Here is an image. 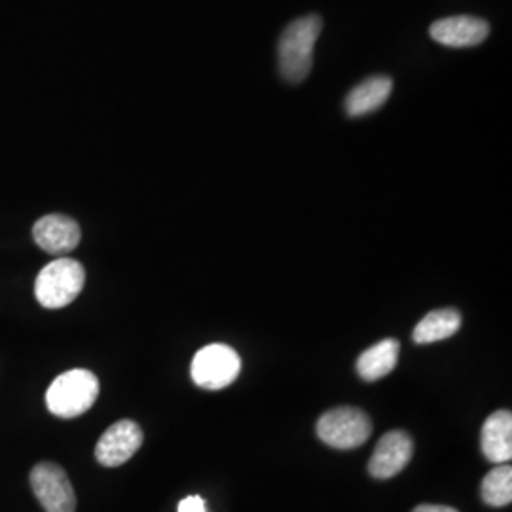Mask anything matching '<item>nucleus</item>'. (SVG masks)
I'll return each instance as SVG.
<instances>
[{"label": "nucleus", "instance_id": "obj_15", "mask_svg": "<svg viewBox=\"0 0 512 512\" xmlns=\"http://www.w3.org/2000/svg\"><path fill=\"white\" fill-rule=\"evenodd\" d=\"M480 495L490 507H505L512 501V469L509 463L497 465L482 480Z\"/></svg>", "mask_w": 512, "mask_h": 512}, {"label": "nucleus", "instance_id": "obj_1", "mask_svg": "<svg viewBox=\"0 0 512 512\" xmlns=\"http://www.w3.org/2000/svg\"><path fill=\"white\" fill-rule=\"evenodd\" d=\"M323 29V19L315 14L293 21L279 40V71L287 82L298 84L311 73L313 50Z\"/></svg>", "mask_w": 512, "mask_h": 512}, {"label": "nucleus", "instance_id": "obj_17", "mask_svg": "<svg viewBox=\"0 0 512 512\" xmlns=\"http://www.w3.org/2000/svg\"><path fill=\"white\" fill-rule=\"evenodd\" d=\"M412 512H459L452 507H446V505H420L416 507Z\"/></svg>", "mask_w": 512, "mask_h": 512}, {"label": "nucleus", "instance_id": "obj_5", "mask_svg": "<svg viewBox=\"0 0 512 512\" xmlns=\"http://www.w3.org/2000/svg\"><path fill=\"white\" fill-rule=\"evenodd\" d=\"M241 359L238 353L224 344H211L200 349L192 361V380L203 389L217 391L232 384L239 376Z\"/></svg>", "mask_w": 512, "mask_h": 512}, {"label": "nucleus", "instance_id": "obj_2", "mask_svg": "<svg viewBox=\"0 0 512 512\" xmlns=\"http://www.w3.org/2000/svg\"><path fill=\"white\" fill-rule=\"evenodd\" d=\"M99 397V380L92 370L74 368L57 376L46 391L48 410L63 420L82 416Z\"/></svg>", "mask_w": 512, "mask_h": 512}, {"label": "nucleus", "instance_id": "obj_3", "mask_svg": "<svg viewBox=\"0 0 512 512\" xmlns=\"http://www.w3.org/2000/svg\"><path fill=\"white\" fill-rule=\"evenodd\" d=\"M84 283V266L74 258L59 256L40 270L35 283V296L42 308L59 310L78 298V294L84 289Z\"/></svg>", "mask_w": 512, "mask_h": 512}, {"label": "nucleus", "instance_id": "obj_4", "mask_svg": "<svg viewBox=\"0 0 512 512\" xmlns=\"http://www.w3.org/2000/svg\"><path fill=\"white\" fill-rule=\"evenodd\" d=\"M317 435L332 448L353 450L363 446L372 435V421L361 408H334L317 421Z\"/></svg>", "mask_w": 512, "mask_h": 512}, {"label": "nucleus", "instance_id": "obj_14", "mask_svg": "<svg viewBox=\"0 0 512 512\" xmlns=\"http://www.w3.org/2000/svg\"><path fill=\"white\" fill-rule=\"evenodd\" d=\"M461 329V315L459 311L446 308V310H437L427 313L418 327L414 329V342L425 346V344H435L440 340L452 338L458 330Z\"/></svg>", "mask_w": 512, "mask_h": 512}, {"label": "nucleus", "instance_id": "obj_6", "mask_svg": "<svg viewBox=\"0 0 512 512\" xmlns=\"http://www.w3.org/2000/svg\"><path fill=\"white\" fill-rule=\"evenodd\" d=\"M31 488L46 512L76 511V494L67 473L50 461H42L31 471Z\"/></svg>", "mask_w": 512, "mask_h": 512}, {"label": "nucleus", "instance_id": "obj_16", "mask_svg": "<svg viewBox=\"0 0 512 512\" xmlns=\"http://www.w3.org/2000/svg\"><path fill=\"white\" fill-rule=\"evenodd\" d=\"M179 512H205V501L200 495H190L179 503Z\"/></svg>", "mask_w": 512, "mask_h": 512}, {"label": "nucleus", "instance_id": "obj_13", "mask_svg": "<svg viewBox=\"0 0 512 512\" xmlns=\"http://www.w3.org/2000/svg\"><path fill=\"white\" fill-rule=\"evenodd\" d=\"M399 351H401V344L395 338L378 342L376 346L363 351L361 357L357 359V374L365 382L382 380L397 366Z\"/></svg>", "mask_w": 512, "mask_h": 512}, {"label": "nucleus", "instance_id": "obj_10", "mask_svg": "<svg viewBox=\"0 0 512 512\" xmlns=\"http://www.w3.org/2000/svg\"><path fill=\"white\" fill-rule=\"evenodd\" d=\"M431 38L448 48H473L490 35V25L475 16H452L439 19L429 29Z\"/></svg>", "mask_w": 512, "mask_h": 512}, {"label": "nucleus", "instance_id": "obj_8", "mask_svg": "<svg viewBox=\"0 0 512 512\" xmlns=\"http://www.w3.org/2000/svg\"><path fill=\"white\" fill-rule=\"evenodd\" d=\"M33 238L48 255L63 256L73 253L82 239V230L76 220L67 215H46L35 222Z\"/></svg>", "mask_w": 512, "mask_h": 512}, {"label": "nucleus", "instance_id": "obj_9", "mask_svg": "<svg viewBox=\"0 0 512 512\" xmlns=\"http://www.w3.org/2000/svg\"><path fill=\"white\" fill-rule=\"evenodd\" d=\"M412 454L414 440L410 439V435L404 431H389L378 442L368 463V473L378 480L393 478L410 463Z\"/></svg>", "mask_w": 512, "mask_h": 512}, {"label": "nucleus", "instance_id": "obj_12", "mask_svg": "<svg viewBox=\"0 0 512 512\" xmlns=\"http://www.w3.org/2000/svg\"><path fill=\"white\" fill-rule=\"evenodd\" d=\"M393 92V80L387 76H370L355 86L346 97V110L351 118H361L382 109Z\"/></svg>", "mask_w": 512, "mask_h": 512}, {"label": "nucleus", "instance_id": "obj_7", "mask_svg": "<svg viewBox=\"0 0 512 512\" xmlns=\"http://www.w3.org/2000/svg\"><path fill=\"white\" fill-rule=\"evenodd\" d=\"M143 439V431L135 421H116L97 442L95 459L103 467H120L139 452Z\"/></svg>", "mask_w": 512, "mask_h": 512}, {"label": "nucleus", "instance_id": "obj_11", "mask_svg": "<svg viewBox=\"0 0 512 512\" xmlns=\"http://www.w3.org/2000/svg\"><path fill=\"white\" fill-rule=\"evenodd\" d=\"M482 452L495 465H505L512 459V414L497 410L482 427Z\"/></svg>", "mask_w": 512, "mask_h": 512}]
</instances>
